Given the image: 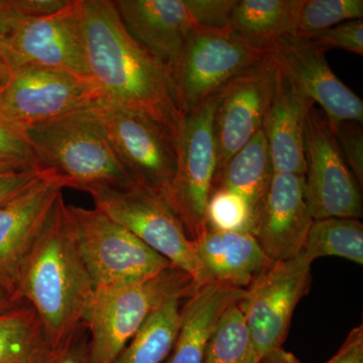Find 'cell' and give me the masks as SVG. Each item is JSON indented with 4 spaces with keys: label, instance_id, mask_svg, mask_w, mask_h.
Listing matches in <instances>:
<instances>
[{
    "label": "cell",
    "instance_id": "1",
    "mask_svg": "<svg viewBox=\"0 0 363 363\" xmlns=\"http://www.w3.org/2000/svg\"><path fill=\"white\" fill-rule=\"evenodd\" d=\"M80 20L89 77L101 99L150 117L178 138L183 116L168 74L126 30L114 1L80 0Z\"/></svg>",
    "mask_w": 363,
    "mask_h": 363
},
{
    "label": "cell",
    "instance_id": "2",
    "mask_svg": "<svg viewBox=\"0 0 363 363\" xmlns=\"http://www.w3.org/2000/svg\"><path fill=\"white\" fill-rule=\"evenodd\" d=\"M16 291L35 311L52 350L83 326L95 285L79 252L63 195L21 264Z\"/></svg>",
    "mask_w": 363,
    "mask_h": 363
},
{
    "label": "cell",
    "instance_id": "3",
    "mask_svg": "<svg viewBox=\"0 0 363 363\" xmlns=\"http://www.w3.org/2000/svg\"><path fill=\"white\" fill-rule=\"evenodd\" d=\"M25 135L35 168L62 189L92 196L136 185L117 159L91 105L33 126Z\"/></svg>",
    "mask_w": 363,
    "mask_h": 363
},
{
    "label": "cell",
    "instance_id": "4",
    "mask_svg": "<svg viewBox=\"0 0 363 363\" xmlns=\"http://www.w3.org/2000/svg\"><path fill=\"white\" fill-rule=\"evenodd\" d=\"M196 289L193 279L176 267L150 278L95 288L83 323L91 363H114L164 300L189 297Z\"/></svg>",
    "mask_w": 363,
    "mask_h": 363
},
{
    "label": "cell",
    "instance_id": "5",
    "mask_svg": "<svg viewBox=\"0 0 363 363\" xmlns=\"http://www.w3.org/2000/svg\"><path fill=\"white\" fill-rule=\"evenodd\" d=\"M269 52L252 47L227 28L196 26L168 71L172 94L182 116L194 111Z\"/></svg>",
    "mask_w": 363,
    "mask_h": 363
},
{
    "label": "cell",
    "instance_id": "6",
    "mask_svg": "<svg viewBox=\"0 0 363 363\" xmlns=\"http://www.w3.org/2000/svg\"><path fill=\"white\" fill-rule=\"evenodd\" d=\"M217 93L183 116L178 138L175 177L162 196L180 219L189 238L206 233V208L217 167L214 114Z\"/></svg>",
    "mask_w": 363,
    "mask_h": 363
},
{
    "label": "cell",
    "instance_id": "7",
    "mask_svg": "<svg viewBox=\"0 0 363 363\" xmlns=\"http://www.w3.org/2000/svg\"><path fill=\"white\" fill-rule=\"evenodd\" d=\"M67 210L95 288L150 278L174 267L97 208L67 205Z\"/></svg>",
    "mask_w": 363,
    "mask_h": 363
},
{
    "label": "cell",
    "instance_id": "8",
    "mask_svg": "<svg viewBox=\"0 0 363 363\" xmlns=\"http://www.w3.org/2000/svg\"><path fill=\"white\" fill-rule=\"evenodd\" d=\"M95 208L130 231L145 245L188 274L196 288L209 279L192 240L161 195L135 185L92 195Z\"/></svg>",
    "mask_w": 363,
    "mask_h": 363
},
{
    "label": "cell",
    "instance_id": "9",
    "mask_svg": "<svg viewBox=\"0 0 363 363\" xmlns=\"http://www.w3.org/2000/svg\"><path fill=\"white\" fill-rule=\"evenodd\" d=\"M117 159L136 185L162 196L177 169V138L150 117L98 99L91 105Z\"/></svg>",
    "mask_w": 363,
    "mask_h": 363
},
{
    "label": "cell",
    "instance_id": "10",
    "mask_svg": "<svg viewBox=\"0 0 363 363\" xmlns=\"http://www.w3.org/2000/svg\"><path fill=\"white\" fill-rule=\"evenodd\" d=\"M101 98L90 78L66 72L26 66L13 71L0 90V121L26 130L86 108Z\"/></svg>",
    "mask_w": 363,
    "mask_h": 363
},
{
    "label": "cell",
    "instance_id": "11",
    "mask_svg": "<svg viewBox=\"0 0 363 363\" xmlns=\"http://www.w3.org/2000/svg\"><path fill=\"white\" fill-rule=\"evenodd\" d=\"M311 267L301 252L272 262L245 290L240 305L259 360L281 348L288 337L296 307L311 289Z\"/></svg>",
    "mask_w": 363,
    "mask_h": 363
},
{
    "label": "cell",
    "instance_id": "12",
    "mask_svg": "<svg viewBox=\"0 0 363 363\" xmlns=\"http://www.w3.org/2000/svg\"><path fill=\"white\" fill-rule=\"evenodd\" d=\"M305 159V195L313 219L362 218L359 185L344 161L333 128L315 106L306 123Z\"/></svg>",
    "mask_w": 363,
    "mask_h": 363
},
{
    "label": "cell",
    "instance_id": "13",
    "mask_svg": "<svg viewBox=\"0 0 363 363\" xmlns=\"http://www.w3.org/2000/svg\"><path fill=\"white\" fill-rule=\"evenodd\" d=\"M0 49L13 71L42 67L89 77L80 20V0L58 13L25 16Z\"/></svg>",
    "mask_w": 363,
    "mask_h": 363
},
{
    "label": "cell",
    "instance_id": "14",
    "mask_svg": "<svg viewBox=\"0 0 363 363\" xmlns=\"http://www.w3.org/2000/svg\"><path fill=\"white\" fill-rule=\"evenodd\" d=\"M276 79L277 66L269 52L262 61L241 72L217 92L214 114L217 167L214 182L233 155L262 130Z\"/></svg>",
    "mask_w": 363,
    "mask_h": 363
},
{
    "label": "cell",
    "instance_id": "15",
    "mask_svg": "<svg viewBox=\"0 0 363 363\" xmlns=\"http://www.w3.org/2000/svg\"><path fill=\"white\" fill-rule=\"evenodd\" d=\"M271 52L279 70L321 106L332 128L344 121L362 124V100L334 74L324 50L292 35L281 40Z\"/></svg>",
    "mask_w": 363,
    "mask_h": 363
},
{
    "label": "cell",
    "instance_id": "16",
    "mask_svg": "<svg viewBox=\"0 0 363 363\" xmlns=\"http://www.w3.org/2000/svg\"><path fill=\"white\" fill-rule=\"evenodd\" d=\"M313 219L305 195V176L276 173L255 215L252 233L271 262L303 250Z\"/></svg>",
    "mask_w": 363,
    "mask_h": 363
},
{
    "label": "cell",
    "instance_id": "17",
    "mask_svg": "<svg viewBox=\"0 0 363 363\" xmlns=\"http://www.w3.org/2000/svg\"><path fill=\"white\" fill-rule=\"evenodd\" d=\"M61 195L59 184L40 172L23 192L0 206V281L16 293L21 264Z\"/></svg>",
    "mask_w": 363,
    "mask_h": 363
},
{
    "label": "cell",
    "instance_id": "18",
    "mask_svg": "<svg viewBox=\"0 0 363 363\" xmlns=\"http://www.w3.org/2000/svg\"><path fill=\"white\" fill-rule=\"evenodd\" d=\"M126 30L168 74L198 21L190 0H117Z\"/></svg>",
    "mask_w": 363,
    "mask_h": 363
},
{
    "label": "cell",
    "instance_id": "19",
    "mask_svg": "<svg viewBox=\"0 0 363 363\" xmlns=\"http://www.w3.org/2000/svg\"><path fill=\"white\" fill-rule=\"evenodd\" d=\"M314 106V102L277 67L274 94L262 126L274 174L305 176L306 123Z\"/></svg>",
    "mask_w": 363,
    "mask_h": 363
},
{
    "label": "cell",
    "instance_id": "20",
    "mask_svg": "<svg viewBox=\"0 0 363 363\" xmlns=\"http://www.w3.org/2000/svg\"><path fill=\"white\" fill-rule=\"evenodd\" d=\"M192 242L209 283L247 290L272 262L250 233L207 229Z\"/></svg>",
    "mask_w": 363,
    "mask_h": 363
},
{
    "label": "cell",
    "instance_id": "21",
    "mask_svg": "<svg viewBox=\"0 0 363 363\" xmlns=\"http://www.w3.org/2000/svg\"><path fill=\"white\" fill-rule=\"evenodd\" d=\"M245 295V289L218 283L196 289L182 305L178 335L164 363L204 362L208 343L222 315Z\"/></svg>",
    "mask_w": 363,
    "mask_h": 363
},
{
    "label": "cell",
    "instance_id": "22",
    "mask_svg": "<svg viewBox=\"0 0 363 363\" xmlns=\"http://www.w3.org/2000/svg\"><path fill=\"white\" fill-rule=\"evenodd\" d=\"M303 0H238L226 28L247 44L272 51L295 35Z\"/></svg>",
    "mask_w": 363,
    "mask_h": 363
},
{
    "label": "cell",
    "instance_id": "23",
    "mask_svg": "<svg viewBox=\"0 0 363 363\" xmlns=\"http://www.w3.org/2000/svg\"><path fill=\"white\" fill-rule=\"evenodd\" d=\"M272 176L271 155L266 136L260 130L229 160L215 180L213 189H228L242 196L252 208L255 220Z\"/></svg>",
    "mask_w": 363,
    "mask_h": 363
},
{
    "label": "cell",
    "instance_id": "24",
    "mask_svg": "<svg viewBox=\"0 0 363 363\" xmlns=\"http://www.w3.org/2000/svg\"><path fill=\"white\" fill-rule=\"evenodd\" d=\"M184 296H172L150 314L114 363H164L173 350L181 323Z\"/></svg>",
    "mask_w": 363,
    "mask_h": 363
},
{
    "label": "cell",
    "instance_id": "25",
    "mask_svg": "<svg viewBox=\"0 0 363 363\" xmlns=\"http://www.w3.org/2000/svg\"><path fill=\"white\" fill-rule=\"evenodd\" d=\"M302 252L314 262L336 257L363 264V225L359 219L325 218L313 221Z\"/></svg>",
    "mask_w": 363,
    "mask_h": 363
},
{
    "label": "cell",
    "instance_id": "26",
    "mask_svg": "<svg viewBox=\"0 0 363 363\" xmlns=\"http://www.w3.org/2000/svg\"><path fill=\"white\" fill-rule=\"evenodd\" d=\"M52 350L35 311L21 304L0 314V363H23Z\"/></svg>",
    "mask_w": 363,
    "mask_h": 363
},
{
    "label": "cell",
    "instance_id": "27",
    "mask_svg": "<svg viewBox=\"0 0 363 363\" xmlns=\"http://www.w3.org/2000/svg\"><path fill=\"white\" fill-rule=\"evenodd\" d=\"M240 301L226 310L208 343L203 363H259Z\"/></svg>",
    "mask_w": 363,
    "mask_h": 363
},
{
    "label": "cell",
    "instance_id": "28",
    "mask_svg": "<svg viewBox=\"0 0 363 363\" xmlns=\"http://www.w3.org/2000/svg\"><path fill=\"white\" fill-rule=\"evenodd\" d=\"M362 0H303L295 35L308 39L344 21L362 20Z\"/></svg>",
    "mask_w": 363,
    "mask_h": 363
},
{
    "label": "cell",
    "instance_id": "29",
    "mask_svg": "<svg viewBox=\"0 0 363 363\" xmlns=\"http://www.w3.org/2000/svg\"><path fill=\"white\" fill-rule=\"evenodd\" d=\"M206 222L211 230L252 233V208L238 193L228 189H213L207 203Z\"/></svg>",
    "mask_w": 363,
    "mask_h": 363
},
{
    "label": "cell",
    "instance_id": "30",
    "mask_svg": "<svg viewBox=\"0 0 363 363\" xmlns=\"http://www.w3.org/2000/svg\"><path fill=\"white\" fill-rule=\"evenodd\" d=\"M313 45L324 50L341 49L353 54L363 55V21H344L335 26L315 33L308 39Z\"/></svg>",
    "mask_w": 363,
    "mask_h": 363
},
{
    "label": "cell",
    "instance_id": "31",
    "mask_svg": "<svg viewBox=\"0 0 363 363\" xmlns=\"http://www.w3.org/2000/svg\"><path fill=\"white\" fill-rule=\"evenodd\" d=\"M344 161L357 179L358 185H363V130L362 124L344 121L333 128Z\"/></svg>",
    "mask_w": 363,
    "mask_h": 363
},
{
    "label": "cell",
    "instance_id": "32",
    "mask_svg": "<svg viewBox=\"0 0 363 363\" xmlns=\"http://www.w3.org/2000/svg\"><path fill=\"white\" fill-rule=\"evenodd\" d=\"M0 160L35 168L33 150L25 133L0 121Z\"/></svg>",
    "mask_w": 363,
    "mask_h": 363
},
{
    "label": "cell",
    "instance_id": "33",
    "mask_svg": "<svg viewBox=\"0 0 363 363\" xmlns=\"http://www.w3.org/2000/svg\"><path fill=\"white\" fill-rule=\"evenodd\" d=\"M238 0H190L198 25L226 28Z\"/></svg>",
    "mask_w": 363,
    "mask_h": 363
},
{
    "label": "cell",
    "instance_id": "34",
    "mask_svg": "<svg viewBox=\"0 0 363 363\" xmlns=\"http://www.w3.org/2000/svg\"><path fill=\"white\" fill-rule=\"evenodd\" d=\"M52 363H91L88 334L84 325L66 342L55 350Z\"/></svg>",
    "mask_w": 363,
    "mask_h": 363
},
{
    "label": "cell",
    "instance_id": "35",
    "mask_svg": "<svg viewBox=\"0 0 363 363\" xmlns=\"http://www.w3.org/2000/svg\"><path fill=\"white\" fill-rule=\"evenodd\" d=\"M40 172L35 168L16 169L0 173V206L11 201L33 183Z\"/></svg>",
    "mask_w": 363,
    "mask_h": 363
},
{
    "label": "cell",
    "instance_id": "36",
    "mask_svg": "<svg viewBox=\"0 0 363 363\" xmlns=\"http://www.w3.org/2000/svg\"><path fill=\"white\" fill-rule=\"evenodd\" d=\"M325 363H363L362 325L350 331L340 350Z\"/></svg>",
    "mask_w": 363,
    "mask_h": 363
},
{
    "label": "cell",
    "instance_id": "37",
    "mask_svg": "<svg viewBox=\"0 0 363 363\" xmlns=\"http://www.w3.org/2000/svg\"><path fill=\"white\" fill-rule=\"evenodd\" d=\"M25 16L18 0H0V44L9 39Z\"/></svg>",
    "mask_w": 363,
    "mask_h": 363
},
{
    "label": "cell",
    "instance_id": "38",
    "mask_svg": "<svg viewBox=\"0 0 363 363\" xmlns=\"http://www.w3.org/2000/svg\"><path fill=\"white\" fill-rule=\"evenodd\" d=\"M26 16H44L65 9L71 0H18Z\"/></svg>",
    "mask_w": 363,
    "mask_h": 363
},
{
    "label": "cell",
    "instance_id": "39",
    "mask_svg": "<svg viewBox=\"0 0 363 363\" xmlns=\"http://www.w3.org/2000/svg\"><path fill=\"white\" fill-rule=\"evenodd\" d=\"M21 304L23 303L18 298V294L11 286L0 281V314L11 311Z\"/></svg>",
    "mask_w": 363,
    "mask_h": 363
},
{
    "label": "cell",
    "instance_id": "40",
    "mask_svg": "<svg viewBox=\"0 0 363 363\" xmlns=\"http://www.w3.org/2000/svg\"><path fill=\"white\" fill-rule=\"evenodd\" d=\"M259 363H301L293 353L283 350V347L269 351L260 359Z\"/></svg>",
    "mask_w": 363,
    "mask_h": 363
},
{
    "label": "cell",
    "instance_id": "41",
    "mask_svg": "<svg viewBox=\"0 0 363 363\" xmlns=\"http://www.w3.org/2000/svg\"><path fill=\"white\" fill-rule=\"evenodd\" d=\"M11 74H13V69L9 66L6 56H4V52L0 49V90L9 82Z\"/></svg>",
    "mask_w": 363,
    "mask_h": 363
},
{
    "label": "cell",
    "instance_id": "42",
    "mask_svg": "<svg viewBox=\"0 0 363 363\" xmlns=\"http://www.w3.org/2000/svg\"><path fill=\"white\" fill-rule=\"evenodd\" d=\"M55 350H49L45 353L40 354V357L33 358L32 360L23 363H52L54 359Z\"/></svg>",
    "mask_w": 363,
    "mask_h": 363
},
{
    "label": "cell",
    "instance_id": "43",
    "mask_svg": "<svg viewBox=\"0 0 363 363\" xmlns=\"http://www.w3.org/2000/svg\"><path fill=\"white\" fill-rule=\"evenodd\" d=\"M28 168V167L21 166V164H16V162L1 161L0 160V173H6V172L16 171Z\"/></svg>",
    "mask_w": 363,
    "mask_h": 363
}]
</instances>
